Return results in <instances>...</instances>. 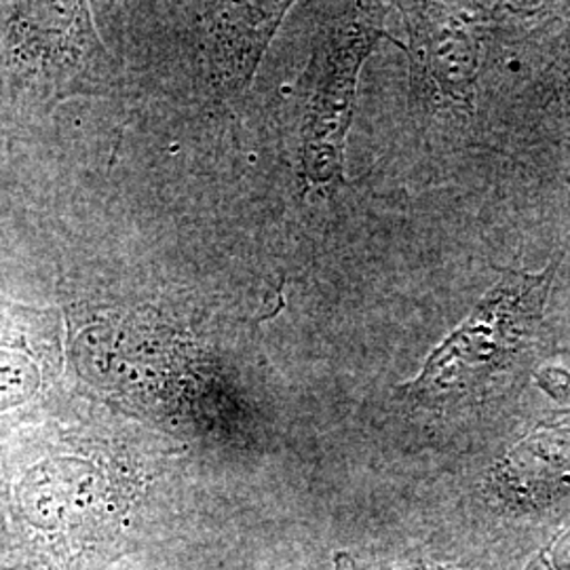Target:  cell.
<instances>
[{"instance_id": "6da1fadb", "label": "cell", "mask_w": 570, "mask_h": 570, "mask_svg": "<svg viewBox=\"0 0 570 570\" xmlns=\"http://www.w3.org/2000/svg\"><path fill=\"white\" fill-rule=\"evenodd\" d=\"M136 475L96 444H60L23 471L16 515L42 570H102L115 560Z\"/></svg>"}, {"instance_id": "7a4b0ae2", "label": "cell", "mask_w": 570, "mask_h": 570, "mask_svg": "<svg viewBox=\"0 0 570 570\" xmlns=\"http://www.w3.org/2000/svg\"><path fill=\"white\" fill-rule=\"evenodd\" d=\"M121 79L87 2H0V117L32 125Z\"/></svg>"}, {"instance_id": "3957f363", "label": "cell", "mask_w": 570, "mask_h": 570, "mask_svg": "<svg viewBox=\"0 0 570 570\" xmlns=\"http://www.w3.org/2000/svg\"><path fill=\"white\" fill-rule=\"evenodd\" d=\"M556 265L543 271H501L461 326L431 351L407 397L442 402L461 397L510 370L534 345L550 303Z\"/></svg>"}, {"instance_id": "277c9868", "label": "cell", "mask_w": 570, "mask_h": 570, "mask_svg": "<svg viewBox=\"0 0 570 570\" xmlns=\"http://www.w3.org/2000/svg\"><path fill=\"white\" fill-rule=\"evenodd\" d=\"M387 2L334 4L315 35L298 96V157L315 186L345 183V150L357 81L385 35Z\"/></svg>"}, {"instance_id": "5b68a950", "label": "cell", "mask_w": 570, "mask_h": 570, "mask_svg": "<svg viewBox=\"0 0 570 570\" xmlns=\"http://www.w3.org/2000/svg\"><path fill=\"white\" fill-rule=\"evenodd\" d=\"M407 30L412 94L425 106L473 108L480 32L508 4L400 2Z\"/></svg>"}, {"instance_id": "8992f818", "label": "cell", "mask_w": 570, "mask_h": 570, "mask_svg": "<svg viewBox=\"0 0 570 570\" xmlns=\"http://www.w3.org/2000/svg\"><path fill=\"white\" fill-rule=\"evenodd\" d=\"M202 9L207 85L218 98H233L254 79L292 2H218Z\"/></svg>"}, {"instance_id": "52a82bcc", "label": "cell", "mask_w": 570, "mask_h": 570, "mask_svg": "<svg viewBox=\"0 0 570 570\" xmlns=\"http://www.w3.org/2000/svg\"><path fill=\"white\" fill-rule=\"evenodd\" d=\"M53 330L47 320H0V412L30 402L53 374Z\"/></svg>"}, {"instance_id": "ba28073f", "label": "cell", "mask_w": 570, "mask_h": 570, "mask_svg": "<svg viewBox=\"0 0 570 570\" xmlns=\"http://www.w3.org/2000/svg\"><path fill=\"white\" fill-rule=\"evenodd\" d=\"M505 475L534 487L560 482L570 475V428L534 431L505 461Z\"/></svg>"}, {"instance_id": "9c48e42d", "label": "cell", "mask_w": 570, "mask_h": 570, "mask_svg": "<svg viewBox=\"0 0 570 570\" xmlns=\"http://www.w3.org/2000/svg\"><path fill=\"white\" fill-rule=\"evenodd\" d=\"M546 91L550 102L570 110V26L546 70Z\"/></svg>"}, {"instance_id": "30bf717a", "label": "cell", "mask_w": 570, "mask_h": 570, "mask_svg": "<svg viewBox=\"0 0 570 570\" xmlns=\"http://www.w3.org/2000/svg\"><path fill=\"white\" fill-rule=\"evenodd\" d=\"M4 548H2V530H0V570H7L4 567Z\"/></svg>"}]
</instances>
